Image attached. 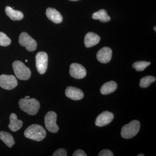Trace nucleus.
Masks as SVG:
<instances>
[{"label":"nucleus","mask_w":156,"mask_h":156,"mask_svg":"<svg viewBox=\"0 0 156 156\" xmlns=\"http://www.w3.org/2000/svg\"><path fill=\"white\" fill-rule=\"evenodd\" d=\"M46 131L42 126L33 124L29 126L24 131V136L27 138L37 141H41L46 136Z\"/></svg>","instance_id":"f257e3e1"},{"label":"nucleus","mask_w":156,"mask_h":156,"mask_svg":"<svg viewBox=\"0 0 156 156\" xmlns=\"http://www.w3.org/2000/svg\"><path fill=\"white\" fill-rule=\"evenodd\" d=\"M21 98L19 101L20 108L27 113L31 115H36L40 108V104L38 101L35 98L29 99Z\"/></svg>","instance_id":"f03ea898"},{"label":"nucleus","mask_w":156,"mask_h":156,"mask_svg":"<svg viewBox=\"0 0 156 156\" xmlns=\"http://www.w3.org/2000/svg\"><path fill=\"white\" fill-rule=\"evenodd\" d=\"M140 123L137 120H133L123 126L121 130V136L125 139H130L136 136L140 128Z\"/></svg>","instance_id":"7ed1b4c3"},{"label":"nucleus","mask_w":156,"mask_h":156,"mask_svg":"<svg viewBox=\"0 0 156 156\" xmlns=\"http://www.w3.org/2000/svg\"><path fill=\"white\" fill-rule=\"evenodd\" d=\"M12 66L15 75L19 80H27L30 79L31 74L30 70L21 61L14 62Z\"/></svg>","instance_id":"20e7f679"},{"label":"nucleus","mask_w":156,"mask_h":156,"mask_svg":"<svg viewBox=\"0 0 156 156\" xmlns=\"http://www.w3.org/2000/svg\"><path fill=\"white\" fill-rule=\"evenodd\" d=\"M36 65L38 72L44 74L47 71L48 66V56L44 52H40L36 56Z\"/></svg>","instance_id":"39448f33"},{"label":"nucleus","mask_w":156,"mask_h":156,"mask_svg":"<svg viewBox=\"0 0 156 156\" xmlns=\"http://www.w3.org/2000/svg\"><path fill=\"white\" fill-rule=\"evenodd\" d=\"M57 115L55 112H48L45 115L44 121L46 128L48 131L56 133L58 131V127L56 123Z\"/></svg>","instance_id":"423d86ee"},{"label":"nucleus","mask_w":156,"mask_h":156,"mask_svg":"<svg viewBox=\"0 0 156 156\" xmlns=\"http://www.w3.org/2000/svg\"><path fill=\"white\" fill-rule=\"evenodd\" d=\"M19 43L21 46L25 47L29 51L32 52L36 49V41L27 33L23 32L20 34L19 38Z\"/></svg>","instance_id":"0eeeda50"},{"label":"nucleus","mask_w":156,"mask_h":156,"mask_svg":"<svg viewBox=\"0 0 156 156\" xmlns=\"http://www.w3.org/2000/svg\"><path fill=\"white\" fill-rule=\"evenodd\" d=\"M17 81L13 75H2L0 76V87L7 90H11L17 87Z\"/></svg>","instance_id":"6e6552de"},{"label":"nucleus","mask_w":156,"mask_h":156,"mask_svg":"<svg viewBox=\"0 0 156 156\" xmlns=\"http://www.w3.org/2000/svg\"><path fill=\"white\" fill-rule=\"evenodd\" d=\"M69 74L73 78L82 79L87 75V70L82 65L73 63L70 66Z\"/></svg>","instance_id":"1a4fd4ad"},{"label":"nucleus","mask_w":156,"mask_h":156,"mask_svg":"<svg viewBox=\"0 0 156 156\" xmlns=\"http://www.w3.org/2000/svg\"><path fill=\"white\" fill-rule=\"evenodd\" d=\"M113 119V113L108 111L103 112L98 116L95 120V124L98 127H103L111 122Z\"/></svg>","instance_id":"9d476101"},{"label":"nucleus","mask_w":156,"mask_h":156,"mask_svg":"<svg viewBox=\"0 0 156 156\" xmlns=\"http://www.w3.org/2000/svg\"><path fill=\"white\" fill-rule=\"evenodd\" d=\"M112 53V51L110 48L104 47L98 52L97 59L101 63H108L111 60Z\"/></svg>","instance_id":"9b49d317"},{"label":"nucleus","mask_w":156,"mask_h":156,"mask_svg":"<svg viewBox=\"0 0 156 156\" xmlns=\"http://www.w3.org/2000/svg\"><path fill=\"white\" fill-rule=\"evenodd\" d=\"M65 94L69 98L74 100H80L84 97V93L81 89L73 87H68Z\"/></svg>","instance_id":"f8f14e48"},{"label":"nucleus","mask_w":156,"mask_h":156,"mask_svg":"<svg viewBox=\"0 0 156 156\" xmlns=\"http://www.w3.org/2000/svg\"><path fill=\"white\" fill-rule=\"evenodd\" d=\"M100 41V37L97 34L89 32L85 36L84 44L86 48H91L98 44Z\"/></svg>","instance_id":"ddd939ff"},{"label":"nucleus","mask_w":156,"mask_h":156,"mask_svg":"<svg viewBox=\"0 0 156 156\" xmlns=\"http://www.w3.org/2000/svg\"><path fill=\"white\" fill-rule=\"evenodd\" d=\"M46 14L48 19L55 23H61L63 20L61 14L53 8H48L46 10Z\"/></svg>","instance_id":"4468645a"},{"label":"nucleus","mask_w":156,"mask_h":156,"mask_svg":"<svg viewBox=\"0 0 156 156\" xmlns=\"http://www.w3.org/2000/svg\"><path fill=\"white\" fill-rule=\"evenodd\" d=\"M10 121L9 127L12 131H17L22 127V121L17 119V115L15 113H12L10 115Z\"/></svg>","instance_id":"2eb2a0df"},{"label":"nucleus","mask_w":156,"mask_h":156,"mask_svg":"<svg viewBox=\"0 0 156 156\" xmlns=\"http://www.w3.org/2000/svg\"><path fill=\"white\" fill-rule=\"evenodd\" d=\"M117 89V84L115 81H109L102 85L100 92L102 95H108L114 92Z\"/></svg>","instance_id":"dca6fc26"},{"label":"nucleus","mask_w":156,"mask_h":156,"mask_svg":"<svg viewBox=\"0 0 156 156\" xmlns=\"http://www.w3.org/2000/svg\"><path fill=\"white\" fill-rule=\"evenodd\" d=\"M6 14L7 16L12 20H22L23 17V14L21 11L13 9V8L7 6L5 9Z\"/></svg>","instance_id":"f3484780"},{"label":"nucleus","mask_w":156,"mask_h":156,"mask_svg":"<svg viewBox=\"0 0 156 156\" xmlns=\"http://www.w3.org/2000/svg\"><path fill=\"white\" fill-rule=\"evenodd\" d=\"M0 139L2 140L9 147H12L15 144V141L12 135L6 131H0Z\"/></svg>","instance_id":"a211bd4d"},{"label":"nucleus","mask_w":156,"mask_h":156,"mask_svg":"<svg viewBox=\"0 0 156 156\" xmlns=\"http://www.w3.org/2000/svg\"><path fill=\"white\" fill-rule=\"evenodd\" d=\"M92 18L95 20H99L101 22H107L111 20L110 17L108 16L107 12L104 9H101L93 13L92 15Z\"/></svg>","instance_id":"6ab92c4d"},{"label":"nucleus","mask_w":156,"mask_h":156,"mask_svg":"<svg viewBox=\"0 0 156 156\" xmlns=\"http://www.w3.org/2000/svg\"><path fill=\"white\" fill-rule=\"evenodd\" d=\"M156 81V78L152 76H147L140 79V87L142 88H147L152 83Z\"/></svg>","instance_id":"aec40b11"},{"label":"nucleus","mask_w":156,"mask_h":156,"mask_svg":"<svg viewBox=\"0 0 156 156\" xmlns=\"http://www.w3.org/2000/svg\"><path fill=\"white\" fill-rule=\"evenodd\" d=\"M150 64L151 62H149L137 61L133 63L132 65V67L135 69L137 71H142Z\"/></svg>","instance_id":"412c9836"},{"label":"nucleus","mask_w":156,"mask_h":156,"mask_svg":"<svg viewBox=\"0 0 156 156\" xmlns=\"http://www.w3.org/2000/svg\"><path fill=\"white\" fill-rule=\"evenodd\" d=\"M11 43V39L5 34L0 32V45L3 47H6L10 45Z\"/></svg>","instance_id":"4be33fe9"},{"label":"nucleus","mask_w":156,"mask_h":156,"mask_svg":"<svg viewBox=\"0 0 156 156\" xmlns=\"http://www.w3.org/2000/svg\"><path fill=\"white\" fill-rule=\"evenodd\" d=\"M53 156H66L67 151L64 148H60L56 150L53 154Z\"/></svg>","instance_id":"5701e85b"},{"label":"nucleus","mask_w":156,"mask_h":156,"mask_svg":"<svg viewBox=\"0 0 156 156\" xmlns=\"http://www.w3.org/2000/svg\"><path fill=\"white\" fill-rule=\"evenodd\" d=\"M98 156H113L114 154L111 151L108 149H105L101 151L98 154Z\"/></svg>","instance_id":"b1692460"},{"label":"nucleus","mask_w":156,"mask_h":156,"mask_svg":"<svg viewBox=\"0 0 156 156\" xmlns=\"http://www.w3.org/2000/svg\"><path fill=\"white\" fill-rule=\"evenodd\" d=\"M73 156H87V154L82 150L78 149L75 151L73 155Z\"/></svg>","instance_id":"393cba45"},{"label":"nucleus","mask_w":156,"mask_h":156,"mask_svg":"<svg viewBox=\"0 0 156 156\" xmlns=\"http://www.w3.org/2000/svg\"><path fill=\"white\" fill-rule=\"evenodd\" d=\"M137 156H144V155L143 154H139L137 155Z\"/></svg>","instance_id":"a878e982"},{"label":"nucleus","mask_w":156,"mask_h":156,"mask_svg":"<svg viewBox=\"0 0 156 156\" xmlns=\"http://www.w3.org/2000/svg\"><path fill=\"white\" fill-rule=\"evenodd\" d=\"M30 96H26L25 97V98H30Z\"/></svg>","instance_id":"bb28decb"},{"label":"nucleus","mask_w":156,"mask_h":156,"mask_svg":"<svg viewBox=\"0 0 156 156\" xmlns=\"http://www.w3.org/2000/svg\"><path fill=\"white\" fill-rule=\"evenodd\" d=\"M154 30H155V31H156V26H155L154 27Z\"/></svg>","instance_id":"cd10ccee"},{"label":"nucleus","mask_w":156,"mask_h":156,"mask_svg":"<svg viewBox=\"0 0 156 156\" xmlns=\"http://www.w3.org/2000/svg\"><path fill=\"white\" fill-rule=\"evenodd\" d=\"M70 1H79V0H70Z\"/></svg>","instance_id":"c85d7f7f"},{"label":"nucleus","mask_w":156,"mask_h":156,"mask_svg":"<svg viewBox=\"0 0 156 156\" xmlns=\"http://www.w3.org/2000/svg\"><path fill=\"white\" fill-rule=\"evenodd\" d=\"M26 62H27V59H26V60H25Z\"/></svg>","instance_id":"c756f323"}]
</instances>
